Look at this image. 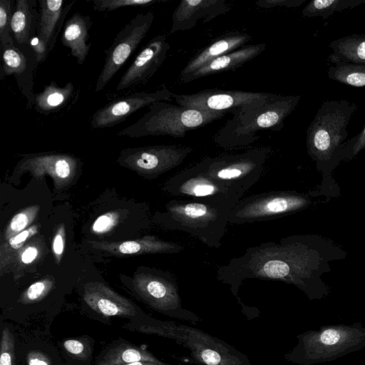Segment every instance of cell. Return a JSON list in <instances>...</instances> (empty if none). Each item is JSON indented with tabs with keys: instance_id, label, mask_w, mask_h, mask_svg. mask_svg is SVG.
Here are the masks:
<instances>
[{
	"instance_id": "cell-1",
	"label": "cell",
	"mask_w": 365,
	"mask_h": 365,
	"mask_svg": "<svg viewBox=\"0 0 365 365\" xmlns=\"http://www.w3.org/2000/svg\"><path fill=\"white\" fill-rule=\"evenodd\" d=\"M346 255L321 236H290L279 244L267 242L247 249L217 274L221 280L237 287L247 278L280 280L297 287L310 300L321 299L330 293L322 275L331 271L329 262Z\"/></svg>"
},
{
	"instance_id": "cell-2",
	"label": "cell",
	"mask_w": 365,
	"mask_h": 365,
	"mask_svg": "<svg viewBox=\"0 0 365 365\" xmlns=\"http://www.w3.org/2000/svg\"><path fill=\"white\" fill-rule=\"evenodd\" d=\"M358 106L346 99L324 101L307 130L308 155L324 179L339 164L338 151L348 137L347 126Z\"/></svg>"
},
{
	"instance_id": "cell-3",
	"label": "cell",
	"mask_w": 365,
	"mask_h": 365,
	"mask_svg": "<svg viewBox=\"0 0 365 365\" xmlns=\"http://www.w3.org/2000/svg\"><path fill=\"white\" fill-rule=\"evenodd\" d=\"M236 204L217 199L172 200L165 217L170 229L186 232L210 247L218 248Z\"/></svg>"
},
{
	"instance_id": "cell-4",
	"label": "cell",
	"mask_w": 365,
	"mask_h": 365,
	"mask_svg": "<svg viewBox=\"0 0 365 365\" xmlns=\"http://www.w3.org/2000/svg\"><path fill=\"white\" fill-rule=\"evenodd\" d=\"M297 339V345L286 356L287 360L300 365L325 363L364 349L365 327L361 322L324 325Z\"/></svg>"
},
{
	"instance_id": "cell-5",
	"label": "cell",
	"mask_w": 365,
	"mask_h": 365,
	"mask_svg": "<svg viewBox=\"0 0 365 365\" xmlns=\"http://www.w3.org/2000/svg\"><path fill=\"white\" fill-rule=\"evenodd\" d=\"M300 98V96L274 95L256 108L232 113V118L218 132L215 141L222 147L233 148L253 143L259 131L280 130Z\"/></svg>"
},
{
	"instance_id": "cell-6",
	"label": "cell",
	"mask_w": 365,
	"mask_h": 365,
	"mask_svg": "<svg viewBox=\"0 0 365 365\" xmlns=\"http://www.w3.org/2000/svg\"><path fill=\"white\" fill-rule=\"evenodd\" d=\"M226 113L189 108L162 101L149 106L148 110L140 118L117 135L130 138L150 135L182 138L188 131L220 119Z\"/></svg>"
},
{
	"instance_id": "cell-7",
	"label": "cell",
	"mask_w": 365,
	"mask_h": 365,
	"mask_svg": "<svg viewBox=\"0 0 365 365\" xmlns=\"http://www.w3.org/2000/svg\"><path fill=\"white\" fill-rule=\"evenodd\" d=\"M269 153L268 148H256L240 154L207 157L198 165L209 177L242 198L259 179Z\"/></svg>"
},
{
	"instance_id": "cell-8",
	"label": "cell",
	"mask_w": 365,
	"mask_h": 365,
	"mask_svg": "<svg viewBox=\"0 0 365 365\" xmlns=\"http://www.w3.org/2000/svg\"><path fill=\"white\" fill-rule=\"evenodd\" d=\"M138 331L164 336L180 341L191 351L193 356L205 365H243L247 360L242 359L227 344L215 338L184 327L167 324L142 325Z\"/></svg>"
},
{
	"instance_id": "cell-9",
	"label": "cell",
	"mask_w": 365,
	"mask_h": 365,
	"mask_svg": "<svg viewBox=\"0 0 365 365\" xmlns=\"http://www.w3.org/2000/svg\"><path fill=\"white\" fill-rule=\"evenodd\" d=\"M307 195L294 191H275L241 199L231 211L229 222L245 224L274 220L307 208Z\"/></svg>"
},
{
	"instance_id": "cell-10",
	"label": "cell",
	"mask_w": 365,
	"mask_h": 365,
	"mask_svg": "<svg viewBox=\"0 0 365 365\" xmlns=\"http://www.w3.org/2000/svg\"><path fill=\"white\" fill-rule=\"evenodd\" d=\"M154 19V14L150 11L138 14L117 34L112 44L105 50V62L95 91L103 90L131 56L147 35Z\"/></svg>"
},
{
	"instance_id": "cell-11",
	"label": "cell",
	"mask_w": 365,
	"mask_h": 365,
	"mask_svg": "<svg viewBox=\"0 0 365 365\" xmlns=\"http://www.w3.org/2000/svg\"><path fill=\"white\" fill-rule=\"evenodd\" d=\"M275 94L263 92L206 89L192 94H175L179 106L206 111L235 112L256 108Z\"/></svg>"
},
{
	"instance_id": "cell-12",
	"label": "cell",
	"mask_w": 365,
	"mask_h": 365,
	"mask_svg": "<svg viewBox=\"0 0 365 365\" xmlns=\"http://www.w3.org/2000/svg\"><path fill=\"white\" fill-rule=\"evenodd\" d=\"M192 152V148L160 145L123 150L118 163L147 178L161 175L180 165Z\"/></svg>"
},
{
	"instance_id": "cell-13",
	"label": "cell",
	"mask_w": 365,
	"mask_h": 365,
	"mask_svg": "<svg viewBox=\"0 0 365 365\" xmlns=\"http://www.w3.org/2000/svg\"><path fill=\"white\" fill-rule=\"evenodd\" d=\"M166 189L177 197L217 199L237 205L241 197L209 177L197 163L177 173L168 182Z\"/></svg>"
},
{
	"instance_id": "cell-14",
	"label": "cell",
	"mask_w": 365,
	"mask_h": 365,
	"mask_svg": "<svg viewBox=\"0 0 365 365\" xmlns=\"http://www.w3.org/2000/svg\"><path fill=\"white\" fill-rule=\"evenodd\" d=\"M172 97L173 93L165 87L153 92L130 93L97 110L91 118V127L93 129L113 127L138 110L158 101H170Z\"/></svg>"
},
{
	"instance_id": "cell-15",
	"label": "cell",
	"mask_w": 365,
	"mask_h": 365,
	"mask_svg": "<svg viewBox=\"0 0 365 365\" xmlns=\"http://www.w3.org/2000/svg\"><path fill=\"white\" fill-rule=\"evenodd\" d=\"M0 78L13 76L17 86L27 101V108L34 105V73L38 66L34 51L29 44L8 45L1 48Z\"/></svg>"
},
{
	"instance_id": "cell-16",
	"label": "cell",
	"mask_w": 365,
	"mask_h": 365,
	"mask_svg": "<svg viewBox=\"0 0 365 365\" xmlns=\"http://www.w3.org/2000/svg\"><path fill=\"white\" fill-rule=\"evenodd\" d=\"M170 47L165 35L153 38L123 74L115 91L119 92L145 85L164 63Z\"/></svg>"
},
{
	"instance_id": "cell-17",
	"label": "cell",
	"mask_w": 365,
	"mask_h": 365,
	"mask_svg": "<svg viewBox=\"0 0 365 365\" xmlns=\"http://www.w3.org/2000/svg\"><path fill=\"white\" fill-rule=\"evenodd\" d=\"M133 287L141 299L155 309L170 312L181 309L178 287L171 276L140 272L135 274Z\"/></svg>"
},
{
	"instance_id": "cell-18",
	"label": "cell",
	"mask_w": 365,
	"mask_h": 365,
	"mask_svg": "<svg viewBox=\"0 0 365 365\" xmlns=\"http://www.w3.org/2000/svg\"><path fill=\"white\" fill-rule=\"evenodd\" d=\"M78 165V160L72 155L38 153L26 155L19 162L17 169L20 172L29 171L36 178L49 175L53 178L55 186L60 188L73 179Z\"/></svg>"
},
{
	"instance_id": "cell-19",
	"label": "cell",
	"mask_w": 365,
	"mask_h": 365,
	"mask_svg": "<svg viewBox=\"0 0 365 365\" xmlns=\"http://www.w3.org/2000/svg\"><path fill=\"white\" fill-rule=\"evenodd\" d=\"M228 10L225 0H182L172 15L169 34L192 29L200 21L209 22Z\"/></svg>"
},
{
	"instance_id": "cell-20",
	"label": "cell",
	"mask_w": 365,
	"mask_h": 365,
	"mask_svg": "<svg viewBox=\"0 0 365 365\" xmlns=\"http://www.w3.org/2000/svg\"><path fill=\"white\" fill-rule=\"evenodd\" d=\"M38 16L36 36L49 54L64 25V20L75 1L64 5L63 0H38Z\"/></svg>"
},
{
	"instance_id": "cell-21",
	"label": "cell",
	"mask_w": 365,
	"mask_h": 365,
	"mask_svg": "<svg viewBox=\"0 0 365 365\" xmlns=\"http://www.w3.org/2000/svg\"><path fill=\"white\" fill-rule=\"evenodd\" d=\"M83 299L93 310L104 316L128 317L136 314L131 302L98 282L85 286Z\"/></svg>"
},
{
	"instance_id": "cell-22",
	"label": "cell",
	"mask_w": 365,
	"mask_h": 365,
	"mask_svg": "<svg viewBox=\"0 0 365 365\" xmlns=\"http://www.w3.org/2000/svg\"><path fill=\"white\" fill-rule=\"evenodd\" d=\"M93 247L112 255H129L150 253H178L181 245L161 240L153 236L123 242H91Z\"/></svg>"
},
{
	"instance_id": "cell-23",
	"label": "cell",
	"mask_w": 365,
	"mask_h": 365,
	"mask_svg": "<svg viewBox=\"0 0 365 365\" xmlns=\"http://www.w3.org/2000/svg\"><path fill=\"white\" fill-rule=\"evenodd\" d=\"M265 48L264 43L245 45L212 60L180 81L188 83L205 76L235 70L259 55Z\"/></svg>"
},
{
	"instance_id": "cell-24",
	"label": "cell",
	"mask_w": 365,
	"mask_h": 365,
	"mask_svg": "<svg viewBox=\"0 0 365 365\" xmlns=\"http://www.w3.org/2000/svg\"><path fill=\"white\" fill-rule=\"evenodd\" d=\"M250 38V36L245 33H235L221 36L187 62L180 72V81L212 60L245 46Z\"/></svg>"
},
{
	"instance_id": "cell-25",
	"label": "cell",
	"mask_w": 365,
	"mask_h": 365,
	"mask_svg": "<svg viewBox=\"0 0 365 365\" xmlns=\"http://www.w3.org/2000/svg\"><path fill=\"white\" fill-rule=\"evenodd\" d=\"M91 25L90 16L76 12L65 21L63 27L61 41L64 46L70 48L71 55L76 58L78 65L84 63L91 48V44L87 43Z\"/></svg>"
},
{
	"instance_id": "cell-26",
	"label": "cell",
	"mask_w": 365,
	"mask_h": 365,
	"mask_svg": "<svg viewBox=\"0 0 365 365\" xmlns=\"http://www.w3.org/2000/svg\"><path fill=\"white\" fill-rule=\"evenodd\" d=\"M36 0H17L11 18V31L14 43L29 44L36 34L38 11Z\"/></svg>"
},
{
	"instance_id": "cell-27",
	"label": "cell",
	"mask_w": 365,
	"mask_h": 365,
	"mask_svg": "<svg viewBox=\"0 0 365 365\" xmlns=\"http://www.w3.org/2000/svg\"><path fill=\"white\" fill-rule=\"evenodd\" d=\"M74 90L75 86L71 81L60 86L51 81L41 92L35 93V110L44 115L59 111L68 103Z\"/></svg>"
},
{
	"instance_id": "cell-28",
	"label": "cell",
	"mask_w": 365,
	"mask_h": 365,
	"mask_svg": "<svg viewBox=\"0 0 365 365\" xmlns=\"http://www.w3.org/2000/svg\"><path fill=\"white\" fill-rule=\"evenodd\" d=\"M329 47L333 51L328 56L332 63L341 62L365 65V34L345 36L332 41Z\"/></svg>"
},
{
	"instance_id": "cell-29",
	"label": "cell",
	"mask_w": 365,
	"mask_h": 365,
	"mask_svg": "<svg viewBox=\"0 0 365 365\" xmlns=\"http://www.w3.org/2000/svg\"><path fill=\"white\" fill-rule=\"evenodd\" d=\"M138 361L160 362L149 351L122 343L110 349L96 365H125Z\"/></svg>"
},
{
	"instance_id": "cell-30",
	"label": "cell",
	"mask_w": 365,
	"mask_h": 365,
	"mask_svg": "<svg viewBox=\"0 0 365 365\" xmlns=\"http://www.w3.org/2000/svg\"><path fill=\"white\" fill-rule=\"evenodd\" d=\"M365 4V0H312L305 6L302 14L304 17L328 19L334 13Z\"/></svg>"
},
{
	"instance_id": "cell-31",
	"label": "cell",
	"mask_w": 365,
	"mask_h": 365,
	"mask_svg": "<svg viewBox=\"0 0 365 365\" xmlns=\"http://www.w3.org/2000/svg\"><path fill=\"white\" fill-rule=\"evenodd\" d=\"M328 77L352 87H365V65L336 62L327 71Z\"/></svg>"
},
{
	"instance_id": "cell-32",
	"label": "cell",
	"mask_w": 365,
	"mask_h": 365,
	"mask_svg": "<svg viewBox=\"0 0 365 365\" xmlns=\"http://www.w3.org/2000/svg\"><path fill=\"white\" fill-rule=\"evenodd\" d=\"M14 3L15 1L13 0H0L1 48L15 43L11 31V18Z\"/></svg>"
},
{
	"instance_id": "cell-33",
	"label": "cell",
	"mask_w": 365,
	"mask_h": 365,
	"mask_svg": "<svg viewBox=\"0 0 365 365\" xmlns=\"http://www.w3.org/2000/svg\"><path fill=\"white\" fill-rule=\"evenodd\" d=\"M39 210L37 205L30 206L16 214L11 220L5 231V239L9 240L25 230L34 221Z\"/></svg>"
},
{
	"instance_id": "cell-34",
	"label": "cell",
	"mask_w": 365,
	"mask_h": 365,
	"mask_svg": "<svg viewBox=\"0 0 365 365\" xmlns=\"http://www.w3.org/2000/svg\"><path fill=\"white\" fill-rule=\"evenodd\" d=\"M364 148L365 126L357 135L342 143L337 153L339 163L352 160Z\"/></svg>"
},
{
	"instance_id": "cell-35",
	"label": "cell",
	"mask_w": 365,
	"mask_h": 365,
	"mask_svg": "<svg viewBox=\"0 0 365 365\" xmlns=\"http://www.w3.org/2000/svg\"><path fill=\"white\" fill-rule=\"evenodd\" d=\"M162 0H93V9L98 12H108L128 6H147Z\"/></svg>"
},
{
	"instance_id": "cell-36",
	"label": "cell",
	"mask_w": 365,
	"mask_h": 365,
	"mask_svg": "<svg viewBox=\"0 0 365 365\" xmlns=\"http://www.w3.org/2000/svg\"><path fill=\"white\" fill-rule=\"evenodd\" d=\"M53 285V282L50 278L33 283L21 296V303L26 304L38 302L48 294Z\"/></svg>"
},
{
	"instance_id": "cell-37",
	"label": "cell",
	"mask_w": 365,
	"mask_h": 365,
	"mask_svg": "<svg viewBox=\"0 0 365 365\" xmlns=\"http://www.w3.org/2000/svg\"><path fill=\"white\" fill-rule=\"evenodd\" d=\"M14 337L4 326L1 331L0 365H15Z\"/></svg>"
},
{
	"instance_id": "cell-38",
	"label": "cell",
	"mask_w": 365,
	"mask_h": 365,
	"mask_svg": "<svg viewBox=\"0 0 365 365\" xmlns=\"http://www.w3.org/2000/svg\"><path fill=\"white\" fill-rule=\"evenodd\" d=\"M119 217L120 215L117 212H109L100 215L94 221L92 225V231L97 234L108 232L118 223Z\"/></svg>"
},
{
	"instance_id": "cell-39",
	"label": "cell",
	"mask_w": 365,
	"mask_h": 365,
	"mask_svg": "<svg viewBox=\"0 0 365 365\" xmlns=\"http://www.w3.org/2000/svg\"><path fill=\"white\" fill-rule=\"evenodd\" d=\"M64 349L78 359L86 360L91 356L88 344L80 339H68L63 342Z\"/></svg>"
},
{
	"instance_id": "cell-40",
	"label": "cell",
	"mask_w": 365,
	"mask_h": 365,
	"mask_svg": "<svg viewBox=\"0 0 365 365\" xmlns=\"http://www.w3.org/2000/svg\"><path fill=\"white\" fill-rule=\"evenodd\" d=\"M306 0H258L257 6L263 9L274 7L296 8L300 6Z\"/></svg>"
},
{
	"instance_id": "cell-41",
	"label": "cell",
	"mask_w": 365,
	"mask_h": 365,
	"mask_svg": "<svg viewBox=\"0 0 365 365\" xmlns=\"http://www.w3.org/2000/svg\"><path fill=\"white\" fill-rule=\"evenodd\" d=\"M37 232L38 226L36 225H31L25 230L10 238L8 240V244L14 250L19 249L29 238Z\"/></svg>"
},
{
	"instance_id": "cell-42",
	"label": "cell",
	"mask_w": 365,
	"mask_h": 365,
	"mask_svg": "<svg viewBox=\"0 0 365 365\" xmlns=\"http://www.w3.org/2000/svg\"><path fill=\"white\" fill-rule=\"evenodd\" d=\"M64 247L65 230L64 226L61 225L56 232L52 242V250L56 262L60 261L64 251Z\"/></svg>"
},
{
	"instance_id": "cell-43",
	"label": "cell",
	"mask_w": 365,
	"mask_h": 365,
	"mask_svg": "<svg viewBox=\"0 0 365 365\" xmlns=\"http://www.w3.org/2000/svg\"><path fill=\"white\" fill-rule=\"evenodd\" d=\"M28 365H51L48 356L38 351H31L27 356Z\"/></svg>"
},
{
	"instance_id": "cell-44",
	"label": "cell",
	"mask_w": 365,
	"mask_h": 365,
	"mask_svg": "<svg viewBox=\"0 0 365 365\" xmlns=\"http://www.w3.org/2000/svg\"><path fill=\"white\" fill-rule=\"evenodd\" d=\"M38 251L36 247L30 246L26 248L21 255V260L24 264H30L37 257Z\"/></svg>"
},
{
	"instance_id": "cell-45",
	"label": "cell",
	"mask_w": 365,
	"mask_h": 365,
	"mask_svg": "<svg viewBox=\"0 0 365 365\" xmlns=\"http://www.w3.org/2000/svg\"><path fill=\"white\" fill-rule=\"evenodd\" d=\"M125 365H166V364H164L161 362L156 363V362H152V361H135V362L125 364Z\"/></svg>"
}]
</instances>
